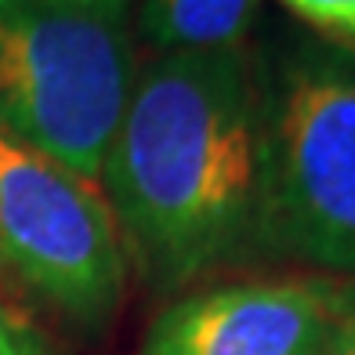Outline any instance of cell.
<instances>
[{"label":"cell","mask_w":355,"mask_h":355,"mask_svg":"<svg viewBox=\"0 0 355 355\" xmlns=\"http://www.w3.org/2000/svg\"><path fill=\"white\" fill-rule=\"evenodd\" d=\"M91 4H102V8H116V11H127L131 0H91Z\"/></svg>","instance_id":"8fae6325"},{"label":"cell","mask_w":355,"mask_h":355,"mask_svg":"<svg viewBox=\"0 0 355 355\" xmlns=\"http://www.w3.org/2000/svg\"><path fill=\"white\" fill-rule=\"evenodd\" d=\"M0 268L84 330L116 315L127 250L102 185L0 131Z\"/></svg>","instance_id":"277c9868"},{"label":"cell","mask_w":355,"mask_h":355,"mask_svg":"<svg viewBox=\"0 0 355 355\" xmlns=\"http://www.w3.org/2000/svg\"><path fill=\"white\" fill-rule=\"evenodd\" d=\"M261 0H145L141 33L159 55L247 44Z\"/></svg>","instance_id":"8992f818"},{"label":"cell","mask_w":355,"mask_h":355,"mask_svg":"<svg viewBox=\"0 0 355 355\" xmlns=\"http://www.w3.org/2000/svg\"><path fill=\"white\" fill-rule=\"evenodd\" d=\"M0 355H51L44 337L4 301H0Z\"/></svg>","instance_id":"ba28073f"},{"label":"cell","mask_w":355,"mask_h":355,"mask_svg":"<svg viewBox=\"0 0 355 355\" xmlns=\"http://www.w3.org/2000/svg\"><path fill=\"white\" fill-rule=\"evenodd\" d=\"M315 355H355V348L345 341L341 334H337V327H330V334H327V341L319 345V352Z\"/></svg>","instance_id":"30bf717a"},{"label":"cell","mask_w":355,"mask_h":355,"mask_svg":"<svg viewBox=\"0 0 355 355\" xmlns=\"http://www.w3.org/2000/svg\"><path fill=\"white\" fill-rule=\"evenodd\" d=\"M327 286H330L334 327L355 348V279H327Z\"/></svg>","instance_id":"9c48e42d"},{"label":"cell","mask_w":355,"mask_h":355,"mask_svg":"<svg viewBox=\"0 0 355 355\" xmlns=\"http://www.w3.org/2000/svg\"><path fill=\"white\" fill-rule=\"evenodd\" d=\"M322 44L355 55V0H276Z\"/></svg>","instance_id":"52a82bcc"},{"label":"cell","mask_w":355,"mask_h":355,"mask_svg":"<svg viewBox=\"0 0 355 355\" xmlns=\"http://www.w3.org/2000/svg\"><path fill=\"white\" fill-rule=\"evenodd\" d=\"M138 80L127 11L0 0V131L98 185Z\"/></svg>","instance_id":"3957f363"},{"label":"cell","mask_w":355,"mask_h":355,"mask_svg":"<svg viewBox=\"0 0 355 355\" xmlns=\"http://www.w3.org/2000/svg\"><path fill=\"white\" fill-rule=\"evenodd\" d=\"M102 192L145 276L189 286L261 254V66L247 44L171 51L131 91Z\"/></svg>","instance_id":"6da1fadb"},{"label":"cell","mask_w":355,"mask_h":355,"mask_svg":"<svg viewBox=\"0 0 355 355\" xmlns=\"http://www.w3.org/2000/svg\"><path fill=\"white\" fill-rule=\"evenodd\" d=\"M330 327L327 279H239L171 301L141 355H315Z\"/></svg>","instance_id":"5b68a950"},{"label":"cell","mask_w":355,"mask_h":355,"mask_svg":"<svg viewBox=\"0 0 355 355\" xmlns=\"http://www.w3.org/2000/svg\"><path fill=\"white\" fill-rule=\"evenodd\" d=\"M257 66V247L330 279H355V55L301 37Z\"/></svg>","instance_id":"7a4b0ae2"}]
</instances>
